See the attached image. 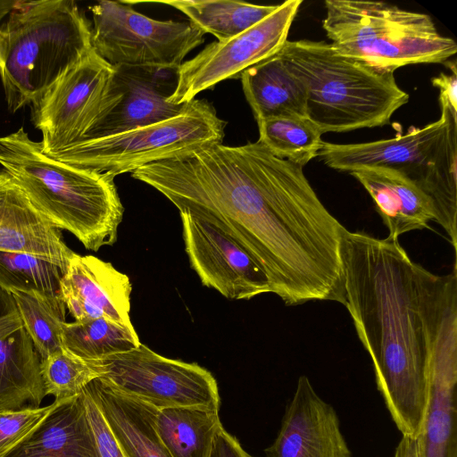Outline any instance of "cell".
<instances>
[{"label":"cell","instance_id":"obj_1","mask_svg":"<svg viewBox=\"0 0 457 457\" xmlns=\"http://www.w3.org/2000/svg\"><path fill=\"white\" fill-rule=\"evenodd\" d=\"M131 176L242 246L286 305L345 304L347 229L320 200L303 167L259 141L213 143L144 165Z\"/></svg>","mask_w":457,"mask_h":457},{"label":"cell","instance_id":"obj_2","mask_svg":"<svg viewBox=\"0 0 457 457\" xmlns=\"http://www.w3.org/2000/svg\"><path fill=\"white\" fill-rule=\"evenodd\" d=\"M345 306L374 368L378 389L403 436L417 438L428 373L422 269L398 240L346 230Z\"/></svg>","mask_w":457,"mask_h":457},{"label":"cell","instance_id":"obj_3","mask_svg":"<svg viewBox=\"0 0 457 457\" xmlns=\"http://www.w3.org/2000/svg\"><path fill=\"white\" fill-rule=\"evenodd\" d=\"M0 165L58 229L97 252L117 241L124 208L114 177L46 154L23 128L0 137Z\"/></svg>","mask_w":457,"mask_h":457},{"label":"cell","instance_id":"obj_4","mask_svg":"<svg viewBox=\"0 0 457 457\" xmlns=\"http://www.w3.org/2000/svg\"><path fill=\"white\" fill-rule=\"evenodd\" d=\"M91 48L90 24L74 1H17L0 24V79L8 110L37 103Z\"/></svg>","mask_w":457,"mask_h":457},{"label":"cell","instance_id":"obj_5","mask_svg":"<svg viewBox=\"0 0 457 457\" xmlns=\"http://www.w3.org/2000/svg\"><path fill=\"white\" fill-rule=\"evenodd\" d=\"M278 55L303 84L307 116L322 134L386 125L409 101L394 72L342 55L330 43L287 40Z\"/></svg>","mask_w":457,"mask_h":457},{"label":"cell","instance_id":"obj_6","mask_svg":"<svg viewBox=\"0 0 457 457\" xmlns=\"http://www.w3.org/2000/svg\"><path fill=\"white\" fill-rule=\"evenodd\" d=\"M440 118L404 135L365 143H322L318 157L329 168L350 172L360 167L395 170L433 201L436 223L457 246V120L440 107Z\"/></svg>","mask_w":457,"mask_h":457},{"label":"cell","instance_id":"obj_7","mask_svg":"<svg viewBox=\"0 0 457 457\" xmlns=\"http://www.w3.org/2000/svg\"><path fill=\"white\" fill-rule=\"evenodd\" d=\"M322 28L340 54L395 72L418 63H444L457 52L428 14L377 1L327 0Z\"/></svg>","mask_w":457,"mask_h":457},{"label":"cell","instance_id":"obj_8","mask_svg":"<svg viewBox=\"0 0 457 457\" xmlns=\"http://www.w3.org/2000/svg\"><path fill=\"white\" fill-rule=\"evenodd\" d=\"M225 126L209 102L194 99L170 119L81 141L52 157L115 177L196 146L222 143Z\"/></svg>","mask_w":457,"mask_h":457},{"label":"cell","instance_id":"obj_9","mask_svg":"<svg viewBox=\"0 0 457 457\" xmlns=\"http://www.w3.org/2000/svg\"><path fill=\"white\" fill-rule=\"evenodd\" d=\"M428 341L427 403L416 438L419 457H457V284L445 280L425 298Z\"/></svg>","mask_w":457,"mask_h":457},{"label":"cell","instance_id":"obj_10","mask_svg":"<svg viewBox=\"0 0 457 457\" xmlns=\"http://www.w3.org/2000/svg\"><path fill=\"white\" fill-rule=\"evenodd\" d=\"M91 44L112 67L179 68L183 59L204 41V33L189 22L147 17L126 1H100L89 6Z\"/></svg>","mask_w":457,"mask_h":457},{"label":"cell","instance_id":"obj_11","mask_svg":"<svg viewBox=\"0 0 457 457\" xmlns=\"http://www.w3.org/2000/svg\"><path fill=\"white\" fill-rule=\"evenodd\" d=\"M113 71L92 47L30 106L46 154L54 156L79 142L119 104L121 95L112 85Z\"/></svg>","mask_w":457,"mask_h":457},{"label":"cell","instance_id":"obj_12","mask_svg":"<svg viewBox=\"0 0 457 457\" xmlns=\"http://www.w3.org/2000/svg\"><path fill=\"white\" fill-rule=\"evenodd\" d=\"M92 362L98 378L159 410L195 406L220 411L216 379L197 363L162 356L142 343Z\"/></svg>","mask_w":457,"mask_h":457},{"label":"cell","instance_id":"obj_13","mask_svg":"<svg viewBox=\"0 0 457 457\" xmlns=\"http://www.w3.org/2000/svg\"><path fill=\"white\" fill-rule=\"evenodd\" d=\"M302 3V0L285 1L245 31L224 41L212 42L182 62L176 89L169 101L175 104H187L200 92L223 80L241 78L249 68L277 54L287 41Z\"/></svg>","mask_w":457,"mask_h":457},{"label":"cell","instance_id":"obj_14","mask_svg":"<svg viewBox=\"0 0 457 457\" xmlns=\"http://www.w3.org/2000/svg\"><path fill=\"white\" fill-rule=\"evenodd\" d=\"M185 250L202 284L230 300L270 293L267 277L237 242L187 212H179Z\"/></svg>","mask_w":457,"mask_h":457},{"label":"cell","instance_id":"obj_15","mask_svg":"<svg viewBox=\"0 0 457 457\" xmlns=\"http://www.w3.org/2000/svg\"><path fill=\"white\" fill-rule=\"evenodd\" d=\"M113 68L112 82L120 93V100L77 143L165 120L177 116L187 106V103L175 104L169 101L177 87L179 68L126 65Z\"/></svg>","mask_w":457,"mask_h":457},{"label":"cell","instance_id":"obj_16","mask_svg":"<svg viewBox=\"0 0 457 457\" xmlns=\"http://www.w3.org/2000/svg\"><path fill=\"white\" fill-rule=\"evenodd\" d=\"M263 457H352L336 411L306 376L299 377L279 432Z\"/></svg>","mask_w":457,"mask_h":457},{"label":"cell","instance_id":"obj_17","mask_svg":"<svg viewBox=\"0 0 457 457\" xmlns=\"http://www.w3.org/2000/svg\"><path fill=\"white\" fill-rule=\"evenodd\" d=\"M132 285L111 262L73 253L60 283V295L76 321L104 318L133 327L129 317Z\"/></svg>","mask_w":457,"mask_h":457},{"label":"cell","instance_id":"obj_18","mask_svg":"<svg viewBox=\"0 0 457 457\" xmlns=\"http://www.w3.org/2000/svg\"><path fill=\"white\" fill-rule=\"evenodd\" d=\"M0 252L26 253L64 270L74 253L18 183L0 169Z\"/></svg>","mask_w":457,"mask_h":457},{"label":"cell","instance_id":"obj_19","mask_svg":"<svg viewBox=\"0 0 457 457\" xmlns=\"http://www.w3.org/2000/svg\"><path fill=\"white\" fill-rule=\"evenodd\" d=\"M372 198L376 210L387 228L386 238L399 237L436 222L432 199L412 180L387 168L360 167L349 172Z\"/></svg>","mask_w":457,"mask_h":457},{"label":"cell","instance_id":"obj_20","mask_svg":"<svg viewBox=\"0 0 457 457\" xmlns=\"http://www.w3.org/2000/svg\"><path fill=\"white\" fill-rule=\"evenodd\" d=\"M126 457H172L159 436V409L96 378L86 386Z\"/></svg>","mask_w":457,"mask_h":457},{"label":"cell","instance_id":"obj_21","mask_svg":"<svg viewBox=\"0 0 457 457\" xmlns=\"http://www.w3.org/2000/svg\"><path fill=\"white\" fill-rule=\"evenodd\" d=\"M55 405L4 457H100L83 392Z\"/></svg>","mask_w":457,"mask_h":457},{"label":"cell","instance_id":"obj_22","mask_svg":"<svg viewBox=\"0 0 457 457\" xmlns=\"http://www.w3.org/2000/svg\"><path fill=\"white\" fill-rule=\"evenodd\" d=\"M245 96L256 121L281 116H307L306 90L277 54L241 76Z\"/></svg>","mask_w":457,"mask_h":457},{"label":"cell","instance_id":"obj_23","mask_svg":"<svg viewBox=\"0 0 457 457\" xmlns=\"http://www.w3.org/2000/svg\"><path fill=\"white\" fill-rule=\"evenodd\" d=\"M45 396L40 357L22 327L0 340V411L38 408Z\"/></svg>","mask_w":457,"mask_h":457},{"label":"cell","instance_id":"obj_24","mask_svg":"<svg viewBox=\"0 0 457 457\" xmlns=\"http://www.w3.org/2000/svg\"><path fill=\"white\" fill-rule=\"evenodd\" d=\"M156 428L172 457H209L222 425L219 411L193 406L159 410Z\"/></svg>","mask_w":457,"mask_h":457},{"label":"cell","instance_id":"obj_25","mask_svg":"<svg viewBox=\"0 0 457 457\" xmlns=\"http://www.w3.org/2000/svg\"><path fill=\"white\" fill-rule=\"evenodd\" d=\"M186 14L192 24L218 40L231 38L272 13L278 4L258 5L228 0L160 1Z\"/></svg>","mask_w":457,"mask_h":457},{"label":"cell","instance_id":"obj_26","mask_svg":"<svg viewBox=\"0 0 457 457\" xmlns=\"http://www.w3.org/2000/svg\"><path fill=\"white\" fill-rule=\"evenodd\" d=\"M61 340L62 348L87 361L128 352L141 344L134 327L104 318L65 322Z\"/></svg>","mask_w":457,"mask_h":457},{"label":"cell","instance_id":"obj_27","mask_svg":"<svg viewBox=\"0 0 457 457\" xmlns=\"http://www.w3.org/2000/svg\"><path fill=\"white\" fill-rule=\"evenodd\" d=\"M259 139L275 156L303 167L318 157L322 132L308 117L281 116L257 121Z\"/></svg>","mask_w":457,"mask_h":457},{"label":"cell","instance_id":"obj_28","mask_svg":"<svg viewBox=\"0 0 457 457\" xmlns=\"http://www.w3.org/2000/svg\"><path fill=\"white\" fill-rule=\"evenodd\" d=\"M22 326L40 360L62 348L61 332L66 322V306L61 295L40 292L11 293Z\"/></svg>","mask_w":457,"mask_h":457},{"label":"cell","instance_id":"obj_29","mask_svg":"<svg viewBox=\"0 0 457 457\" xmlns=\"http://www.w3.org/2000/svg\"><path fill=\"white\" fill-rule=\"evenodd\" d=\"M64 271L56 263L30 253L0 252V287L9 293L60 295Z\"/></svg>","mask_w":457,"mask_h":457},{"label":"cell","instance_id":"obj_30","mask_svg":"<svg viewBox=\"0 0 457 457\" xmlns=\"http://www.w3.org/2000/svg\"><path fill=\"white\" fill-rule=\"evenodd\" d=\"M45 395L65 400L81 393L99 373L92 361H84L64 348L40 360Z\"/></svg>","mask_w":457,"mask_h":457},{"label":"cell","instance_id":"obj_31","mask_svg":"<svg viewBox=\"0 0 457 457\" xmlns=\"http://www.w3.org/2000/svg\"><path fill=\"white\" fill-rule=\"evenodd\" d=\"M55 401L45 407L0 411V457H4L54 409Z\"/></svg>","mask_w":457,"mask_h":457},{"label":"cell","instance_id":"obj_32","mask_svg":"<svg viewBox=\"0 0 457 457\" xmlns=\"http://www.w3.org/2000/svg\"><path fill=\"white\" fill-rule=\"evenodd\" d=\"M87 418L94 433L100 457H126L111 431L101 411L86 389L82 390Z\"/></svg>","mask_w":457,"mask_h":457},{"label":"cell","instance_id":"obj_33","mask_svg":"<svg viewBox=\"0 0 457 457\" xmlns=\"http://www.w3.org/2000/svg\"><path fill=\"white\" fill-rule=\"evenodd\" d=\"M452 69V74L445 72L431 79L432 85L439 89L440 107L449 110L453 119L457 120V70L455 61L445 64Z\"/></svg>","mask_w":457,"mask_h":457},{"label":"cell","instance_id":"obj_34","mask_svg":"<svg viewBox=\"0 0 457 457\" xmlns=\"http://www.w3.org/2000/svg\"><path fill=\"white\" fill-rule=\"evenodd\" d=\"M209 457H252L241 446L236 437L223 427L217 433Z\"/></svg>","mask_w":457,"mask_h":457},{"label":"cell","instance_id":"obj_35","mask_svg":"<svg viewBox=\"0 0 457 457\" xmlns=\"http://www.w3.org/2000/svg\"><path fill=\"white\" fill-rule=\"evenodd\" d=\"M394 457H419L416 438L403 436L395 449Z\"/></svg>","mask_w":457,"mask_h":457},{"label":"cell","instance_id":"obj_36","mask_svg":"<svg viewBox=\"0 0 457 457\" xmlns=\"http://www.w3.org/2000/svg\"><path fill=\"white\" fill-rule=\"evenodd\" d=\"M16 312L18 311L12 294L0 287V318Z\"/></svg>","mask_w":457,"mask_h":457},{"label":"cell","instance_id":"obj_37","mask_svg":"<svg viewBox=\"0 0 457 457\" xmlns=\"http://www.w3.org/2000/svg\"><path fill=\"white\" fill-rule=\"evenodd\" d=\"M16 4L17 1L0 0V24L3 19L9 14Z\"/></svg>","mask_w":457,"mask_h":457}]
</instances>
